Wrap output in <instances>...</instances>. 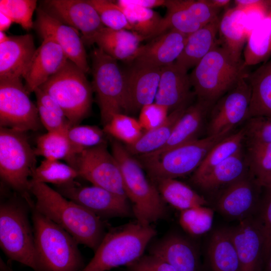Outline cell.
Masks as SVG:
<instances>
[{
	"label": "cell",
	"mask_w": 271,
	"mask_h": 271,
	"mask_svg": "<svg viewBox=\"0 0 271 271\" xmlns=\"http://www.w3.org/2000/svg\"><path fill=\"white\" fill-rule=\"evenodd\" d=\"M30 190L35 198L33 209L65 230L78 244L94 252L97 249L106 233L100 217L46 184L31 180Z\"/></svg>",
	"instance_id": "obj_1"
},
{
	"label": "cell",
	"mask_w": 271,
	"mask_h": 271,
	"mask_svg": "<svg viewBox=\"0 0 271 271\" xmlns=\"http://www.w3.org/2000/svg\"><path fill=\"white\" fill-rule=\"evenodd\" d=\"M243 59L232 55L217 42L190 74L198 100L213 104L248 75Z\"/></svg>",
	"instance_id": "obj_2"
},
{
	"label": "cell",
	"mask_w": 271,
	"mask_h": 271,
	"mask_svg": "<svg viewBox=\"0 0 271 271\" xmlns=\"http://www.w3.org/2000/svg\"><path fill=\"white\" fill-rule=\"evenodd\" d=\"M31 212L39 271H81L85 265L74 238L34 209Z\"/></svg>",
	"instance_id": "obj_3"
},
{
	"label": "cell",
	"mask_w": 271,
	"mask_h": 271,
	"mask_svg": "<svg viewBox=\"0 0 271 271\" xmlns=\"http://www.w3.org/2000/svg\"><path fill=\"white\" fill-rule=\"evenodd\" d=\"M112 154L120 168L125 191L137 221L144 225L163 219L166 208L158 190L145 176L141 164L118 141H111Z\"/></svg>",
	"instance_id": "obj_4"
},
{
	"label": "cell",
	"mask_w": 271,
	"mask_h": 271,
	"mask_svg": "<svg viewBox=\"0 0 271 271\" xmlns=\"http://www.w3.org/2000/svg\"><path fill=\"white\" fill-rule=\"evenodd\" d=\"M156 230L137 221L106 233L91 260L81 271H108L126 266L142 255Z\"/></svg>",
	"instance_id": "obj_5"
},
{
	"label": "cell",
	"mask_w": 271,
	"mask_h": 271,
	"mask_svg": "<svg viewBox=\"0 0 271 271\" xmlns=\"http://www.w3.org/2000/svg\"><path fill=\"white\" fill-rule=\"evenodd\" d=\"M26 201L12 198L0 204V246L11 260L34 271H39L35 247L33 226L29 219Z\"/></svg>",
	"instance_id": "obj_6"
},
{
	"label": "cell",
	"mask_w": 271,
	"mask_h": 271,
	"mask_svg": "<svg viewBox=\"0 0 271 271\" xmlns=\"http://www.w3.org/2000/svg\"><path fill=\"white\" fill-rule=\"evenodd\" d=\"M26 132L0 127V176L2 181L19 193L31 209L30 181L36 167V155Z\"/></svg>",
	"instance_id": "obj_7"
},
{
	"label": "cell",
	"mask_w": 271,
	"mask_h": 271,
	"mask_svg": "<svg viewBox=\"0 0 271 271\" xmlns=\"http://www.w3.org/2000/svg\"><path fill=\"white\" fill-rule=\"evenodd\" d=\"M85 74L68 59L39 87L58 102L72 125L79 124L91 110L93 90Z\"/></svg>",
	"instance_id": "obj_8"
},
{
	"label": "cell",
	"mask_w": 271,
	"mask_h": 271,
	"mask_svg": "<svg viewBox=\"0 0 271 271\" xmlns=\"http://www.w3.org/2000/svg\"><path fill=\"white\" fill-rule=\"evenodd\" d=\"M230 133L226 132L198 139L156 156L141 157L154 180L175 179L194 172L211 149Z\"/></svg>",
	"instance_id": "obj_9"
},
{
	"label": "cell",
	"mask_w": 271,
	"mask_h": 271,
	"mask_svg": "<svg viewBox=\"0 0 271 271\" xmlns=\"http://www.w3.org/2000/svg\"><path fill=\"white\" fill-rule=\"evenodd\" d=\"M93 91L96 95L103 125L118 113L125 114L124 73L117 60L94 48L91 54Z\"/></svg>",
	"instance_id": "obj_10"
},
{
	"label": "cell",
	"mask_w": 271,
	"mask_h": 271,
	"mask_svg": "<svg viewBox=\"0 0 271 271\" xmlns=\"http://www.w3.org/2000/svg\"><path fill=\"white\" fill-rule=\"evenodd\" d=\"M73 167L77 171L79 177L93 185L128 199L118 164L107 150L106 144L82 151L76 156Z\"/></svg>",
	"instance_id": "obj_11"
},
{
	"label": "cell",
	"mask_w": 271,
	"mask_h": 271,
	"mask_svg": "<svg viewBox=\"0 0 271 271\" xmlns=\"http://www.w3.org/2000/svg\"><path fill=\"white\" fill-rule=\"evenodd\" d=\"M38 110L22 79L0 80V126L24 132L41 126Z\"/></svg>",
	"instance_id": "obj_12"
},
{
	"label": "cell",
	"mask_w": 271,
	"mask_h": 271,
	"mask_svg": "<svg viewBox=\"0 0 271 271\" xmlns=\"http://www.w3.org/2000/svg\"><path fill=\"white\" fill-rule=\"evenodd\" d=\"M246 77L213 104L209 113L207 136L231 132L236 126L248 119L251 89Z\"/></svg>",
	"instance_id": "obj_13"
},
{
	"label": "cell",
	"mask_w": 271,
	"mask_h": 271,
	"mask_svg": "<svg viewBox=\"0 0 271 271\" xmlns=\"http://www.w3.org/2000/svg\"><path fill=\"white\" fill-rule=\"evenodd\" d=\"M41 3L40 7L47 13L80 32L84 45L93 44L96 35L105 27L87 0H46Z\"/></svg>",
	"instance_id": "obj_14"
},
{
	"label": "cell",
	"mask_w": 271,
	"mask_h": 271,
	"mask_svg": "<svg viewBox=\"0 0 271 271\" xmlns=\"http://www.w3.org/2000/svg\"><path fill=\"white\" fill-rule=\"evenodd\" d=\"M56 190L101 218L126 217L131 213L127 199L100 187L83 186L75 182L57 187Z\"/></svg>",
	"instance_id": "obj_15"
},
{
	"label": "cell",
	"mask_w": 271,
	"mask_h": 271,
	"mask_svg": "<svg viewBox=\"0 0 271 271\" xmlns=\"http://www.w3.org/2000/svg\"><path fill=\"white\" fill-rule=\"evenodd\" d=\"M34 27L43 39H50L59 45L68 59L84 73L89 71L85 45L77 30L63 23L41 7L37 9Z\"/></svg>",
	"instance_id": "obj_16"
},
{
	"label": "cell",
	"mask_w": 271,
	"mask_h": 271,
	"mask_svg": "<svg viewBox=\"0 0 271 271\" xmlns=\"http://www.w3.org/2000/svg\"><path fill=\"white\" fill-rule=\"evenodd\" d=\"M261 188L249 174L225 188L216 202V208L230 218L241 220L251 216L258 210Z\"/></svg>",
	"instance_id": "obj_17"
},
{
	"label": "cell",
	"mask_w": 271,
	"mask_h": 271,
	"mask_svg": "<svg viewBox=\"0 0 271 271\" xmlns=\"http://www.w3.org/2000/svg\"><path fill=\"white\" fill-rule=\"evenodd\" d=\"M236 249L240 271H262L264 239L261 226L254 215L228 229Z\"/></svg>",
	"instance_id": "obj_18"
},
{
	"label": "cell",
	"mask_w": 271,
	"mask_h": 271,
	"mask_svg": "<svg viewBox=\"0 0 271 271\" xmlns=\"http://www.w3.org/2000/svg\"><path fill=\"white\" fill-rule=\"evenodd\" d=\"M161 68L133 63L124 73L125 114L136 112L154 102L158 88Z\"/></svg>",
	"instance_id": "obj_19"
},
{
	"label": "cell",
	"mask_w": 271,
	"mask_h": 271,
	"mask_svg": "<svg viewBox=\"0 0 271 271\" xmlns=\"http://www.w3.org/2000/svg\"><path fill=\"white\" fill-rule=\"evenodd\" d=\"M68 60L62 48L53 40L43 39L41 45L23 74L25 87L30 94L59 71Z\"/></svg>",
	"instance_id": "obj_20"
},
{
	"label": "cell",
	"mask_w": 271,
	"mask_h": 271,
	"mask_svg": "<svg viewBox=\"0 0 271 271\" xmlns=\"http://www.w3.org/2000/svg\"><path fill=\"white\" fill-rule=\"evenodd\" d=\"M188 35L171 29L140 46L132 63L162 68L176 61L181 54Z\"/></svg>",
	"instance_id": "obj_21"
},
{
	"label": "cell",
	"mask_w": 271,
	"mask_h": 271,
	"mask_svg": "<svg viewBox=\"0 0 271 271\" xmlns=\"http://www.w3.org/2000/svg\"><path fill=\"white\" fill-rule=\"evenodd\" d=\"M192 87L188 71L175 62L161 68L155 102L172 111L187 105L192 97Z\"/></svg>",
	"instance_id": "obj_22"
},
{
	"label": "cell",
	"mask_w": 271,
	"mask_h": 271,
	"mask_svg": "<svg viewBox=\"0 0 271 271\" xmlns=\"http://www.w3.org/2000/svg\"><path fill=\"white\" fill-rule=\"evenodd\" d=\"M36 50L32 35L9 36L0 44V80L22 79Z\"/></svg>",
	"instance_id": "obj_23"
},
{
	"label": "cell",
	"mask_w": 271,
	"mask_h": 271,
	"mask_svg": "<svg viewBox=\"0 0 271 271\" xmlns=\"http://www.w3.org/2000/svg\"><path fill=\"white\" fill-rule=\"evenodd\" d=\"M211 104L198 100L188 106L175 125L165 145L152 153L142 155L156 156L170 149L198 139L205 120L211 108Z\"/></svg>",
	"instance_id": "obj_24"
},
{
	"label": "cell",
	"mask_w": 271,
	"mask_h": 271,
	"mask_svg": "<svg viewBox=\"0 0 271 271\" xmlns=\"http://www.w3.org/2000/svg\"><path fill=\"white\" fill-rule=\"evenodd\" d=\"M172 265L176 271H200L198 253L187 239L176 234L164 237L155 244L150 253Z\"/></svg>",
	"instance_id": "obj_25"
},
{
	"label": "cell",
	"mask_w": 271,
	"mask_h": 271,
	"mask_svg": "<svg viewBox=\"0 0 271 271\" xmlns=\"http://www.w3.org/2000/svg\"><path fill=\"white\" fill-rule=\"evenodd\" d=\"M248 165L242 148L200 178L192 181L201 189L216 190L230 184L247 175Z\"/></svg>",
	"instance_id": "obj_26"
},
{
	"label": "cell",
	"mask_w": 271,
	"mask_h": 271,
	"mask_svg": "<svg viewBox=\"0 0 271 271\" xmlns=\"http://www.w3.org/2000/svg\"><path fill=\"white\" fill-rule=\"evenodd\" d=\"M144 40L132 31L105 27L95 37L94 44L115 59L131 62Z\"/></svg>",
	"instance_id": "obj_27"
},
{
	"label": "cell",
	"mask_w": 271,
	"mask_h": 271,
	"mask_svg": "<svg viewBox=\"0 0 271 271\" xmlns=\"http://www.w3.org/2000/svg\"><path fill=\"white\" fill-rule=\"evenodd\" d=\"M220 19L206 25L189 34L184 47L175 62L187 71L194 68L218 42Z\"/></svg>",
	"instance_id": "obj_28"
},
{
	"label": "cell",
	"mask_w": 271,
	"mask_h": 271,
	"mask_svg": "<svg viewBox=\"0 0 271 271\" xmlns=\"http://www.w3.org/2000/svg\"><path fill=\"white\" fill-rule=\"evenodd\" d=\"M246 80L251 89L248 118L271 117V58L248 73Z\"/></svg>",
	"instance_id": "obj_29"
},
{
	"label": "cell",
	"mask_w": 271,
	"mask_h": 271,
	"mask_svg": "<svg viewBox=\"0 0 271 271\" xmlns=\"http://www.w3.org/2000/svg\"><path fill=\"white\" fill-rule=\"evenodd\" d=\"M207 253L211 271H240L237 253L228 229H219L213 232Z\"/></svg>",
	"instance_id": "obj_30"
},
{
	"label": "cell",
	"mask_w": 271,
	"mask_h": 271,
	"mask_svg": "<svg viewBox=\"0 0 271 271\" xmlns=\"http://www.w3.org/2000/svg\"><path fill=\"white\" fill-rule=\"evenodd\" d=\"M218 43L237 59H241L247 40L242 22V10L234 7L225 11L220 19Z\"/></svg>",
	"instance_id": "obj_31"
},
{
	"label": "cell",
	"mask_w": 271,
	"mask_h": 271,
	"mask_svg": "<svg viewBox=\"0 0 271 271\" xmlns=\"http://www.w3.org/2000/svg\"><path fill=\"white\" fill-rule=\"evenodd\" d=\"M182 106L169 114L166 120L159 126L143 132L133 144L125 147L132 155H144L154 152L167 143L175 125L187 107Z\"/></svg>",
	"instance_id": "obj_32"
},
{
	"label": "cell",
	"mask_w": 271,
	"mask_h": 271,
	"mask_svg": "<svg viewBox=\"0 0 271 271\" xmlns=\"http://www.w3.org/2000/svg\"><path fill=\"white\" fill-rule=\"evenodd\" d=\"M267 15L248 35L243 50L246 66L266 61L271 56V5Z\"/></svg>",
	"instance_id": "obj_33"
},
{
	"label": "cell",
	"mask_w": 271,
	"mask_h": 271,
	"mask_svg": "<svg viewBox=\"0 0 271 271\" xmlns=\"http://www.w3.org/2000/svg\"><path fill=\"white\" fill-rule=\"evenodd\" d=\"M155 181L163 200L181 211L205 206L207 203L203 197L189 186L175 179H162Z\"/></svg>",
	"instance_id": "obj_34"
},
{
	"label": "cell",
	"mask_w": 271,
	"mask_h": 271,
	"mask_svg": "<svg viewBox=\"0 0 271 271\" xmlns=\"http://www.w3.org/2000/svg\"><path fill=\"white\" fill-rule=\"evenodd\" d=\"M34 150L37 156L49 160H64L72 167L78 155L66 133L59 132H47L39 136Z\"/></svg>",
	"instance_id": "obj_35"
},
{
	"label": "cell",
	"mask_w": 271,
	"mask_h": 271,
	"mask_svg": "<svg viewBox=\"0 0 271 271\" xmlns=\"http://www.w3.org/2000/svg\"><path fill=\"white\" fill-rule=\"evenodd\" d=\"M245 139L246 133L244 127L235 133H230L219 142L211 149L201 164L195 171L192 181L202 176L241 149Z\"/></svg>",
	"instance_id": "obj_36"
},
{
	"label": "cell",
	"mask_w": 271,
	"mask_h": 271,
	"mask_svg": "<svg viewBox=\"0 0 271 271\" xmlns=\"http://www.w3.org/2000/svg\"><path fill=\"white\" fill-rule=\"evenodd\" d=\"M116 2L131 26V31L144 39L154 37L163 19L158 13L151 9L127 4L124 0Z\"/></svg>",
	"instance_id": "obj_37"
},
{
	"label": "cell",
	"mask_w": 271,
	"mask_h": 271,
	"mask_svg": "<svg viewBox=\"0 0 271 271\" xmlns=\"http://www.w3.org/2000/svg\"><path fill=\"white\" fill-rule=\"evenodd\" d=\"M165 7L167 13L163 18L155 38L171 29L189 35L203 27L183 6L181 0H166Z\"/></svg>",
	"instance_id": "obj_38"
},
{
	"label": "cell",
	"mask_w": 271,
	"mask_h": 271,
	"mask_svg": "<svg viewBox=\"0 0 271 271\" xmlns=\"http://www.w3.org/2000/svg\"><path fill=\"white\" fill-rule=\"evenodd\" d=\"M79 177L77 171L68 164L59 160L44 159L34 170L31 180L50 183L56 187L69 185Z\"/></svg>",
	"instance_id": "obj_39"
},
{
	"label": "cell",
	"mask_w": 271,
	"mask_h": 271,
	"mask_svg": "<svg viewBox=\"0 0 271 271\" xmlns=\"http://www.w3.org/2000/svg\"><path fill=\"white\" fill-rule=\"evenodd\" d=\"M248 143L246 158L249 172L261 186L263 181L271 174V144Z\"/></svg>",
	"instance_id": "obj_40"
},
{
	"label": "cell",
	"mask_w": 271,
	"mask_h": 271,
	"mask_svg": "<svg viewBox=\"0 0 271 271\" xmlns=\"http://www.w3.org/2000/svg\"><path fill=\"white\" fill-rule=\"evenodd\" d=\"M103 130L114 139L130 146L142 136L143 129L138 120L123 113L115 114L104 125Z\"/></svg>",
	"instance_id": "obj_41"
},
{
	"label": "cell",
	"mask_w": 271,
	"mask_h": 271,
	"mask_svg": "<svg viewBox=\"0 0 271 271\" xmlns=\"http://www.w3.org/2000/svg\"><path fill=\"white\" fill-rule=\"evenodd\" d=\"M212 209L200 206L181 211L179 223L183 229L188 233L197 236L205 233L210 230L213 221Z\"/></svg>",
	"instance_id": "obj_42"
},
{
	"label": "cell",
	"mask_w": 271,
	"mask_h": 271,
	"mask_svg": "<svg viewBox=\"0 0 271 271\" xmlns=\"http://www.w3.org/2000/svg\"><path fill=\"white\" fill-rule=\"evenodd\" d=\"M105 134L103 129L97 126L80 124L71 125L66 132L78 154L85 149L106 144Z\"/></svg>",
	"instance_id": "obj_43"
},
{
	"label": "cell",
	"mask_w": 271,
	"mask_h": 271,
	"mask_svg": "<svg viewBox=\"0 0 271 271\" xmlns=\"http://www.w3.org/2000/svg\"><path fill=\"white\" fill-rule=\"evenodd\" d=\"M37 4L36 0H1L0 12L8 16L13 23L29 30L34 27L32 17Z\"/></svg>",
	"instance_id": "obj_44"
},
{
	"label": "cell",
	"mask_w": 271,
	"mask_h": 271,
	"mask_svg": "<svg viewBox=\"0 0 271 271\" xmlns=\"http://www.w3.org/2000/svg\"><path fill=\"white\" fill-rule=\"evenodd\" d=\"M87 2L95 9L105 27L131 31V27L125 15L115 2L108 0H87Z\"/></svg>",
	"instance_id": "obj_45"
},
{
	"label": "cell",
	"mask_w": 271,
	"mask_h": 271,
	"mask_svg": "<svg viewBox=\"0 0 271 271\" xmlns=\"http://www.w3.org/2000/svg\"><path fill=\"white\" fill-rule=\"evenodd\" d=\"M265 189L266 193L261 199L256 212V217L261 226L263 236L264 265L271 253V188Z\"/></svg>",
	"instance_id": "obj_46"
},
{
	"label": "cell",
	"mask_w": 271,
	"mask_h": 271,
	"mask_svg": "<svg viewBox=\"0 0 271 271\" xmlns=\"http://www.w3.org/2000/svg\"><path fill=\"white\" fill-rule=\"evenodd\" d=\"M244 128L248 142L271 144V117H250Z\"/></svg>",
	"instance_id": "obj_47"
},
{
	"label": "cell",
	"mask_w": 271,
	"mask_h": 271,
	"mask_svg": "<svg viewBox=\"0 0 271 271\" xmlns=\"http://www.w3.org/2000/svg\"><path fill=\"white\" fill-rule=\"evenodd\" d=\"M169 111L167 107L153 102L141 108L138 121L143 129L148 131L162 124L167 118Z\"/></svg>",
	"instance_id": "obj_48"
},
{
	"label": "cell",
	"mask_w": 271,
	"mask_h": 271,
	"mask_svg": "<svg viewBox=\"0 0 271 271\" xmlns=\"http://www.w3.org/2000/svg\"><path fill=\"white\" fill-rule=\"evenodd\" d=\"M181 3L202 26L219 19V10L212 7L209 0H181Z\"/></svg>",
	"instance_id": "obj_49"
},
{
	"label": "cell",
	"mask_w": 271,
	"mask_h": 271,
	"mask_svg": "<svg viewBox=\"0 0 271 271\" xmlns=\"http://www.w3.org/2000/svg\"><path fill=\"white\" fill-rule=\"evenodd\" d=\"M240 9L242 11L243 26L248 37L268 13L270 9L269 1L259 0L253 5Z\"/></svg>",
	"instance_id": "obj_50"
},
{
	"label": "cell",
	"mask_w": 271,
	"mask_h": 271,
	"mask_svg": "<svg viewBox=\"0 0 271 271\" xmlns=\"http://www.w3.org/2000/svg\"><path fill=\"white\" fill-rule=\"evenodd\" d=\"M40 120L48 132L66 133L72 125L66 117L59 116L37 103Z\"/></svg>",
	"instance_id": "obj_51"
},
{
	"label": "cell",
	"mask_w": 271,
	"mask_h": 271,
	"mask_svg": "<svg viewBox=\"0 0 271 271\" xmlns=\"http://www.w3.org/2000/svg\"><path fill=\"white\" fill-rule=\"evenodd\" d=\"M127 267L129 271H176L162 258L152 254L142 255Z\"/></svg>",
	"instance_id": "obj_52"
},
{
	"label": "cell",
	"mask_w": 271,
	"mask_h": 271,
	"mask_svg": "<svg viewBox=\"0 0 271 271\" xmlns=\"http://www.w3.org/2000/svg\"><path fill=\"white\" fill-rule=\"evenodd\" d=\"M34 92L36 95L37 103L41 104L47 110L59 116L66 117L59 104L51 95L39 87L36 88Z\"/></svg>",
	"instance_id": "obj_53"
},
{
	"label": "cell",
	"mask_w": 271,
	"mask_h": 271,
	"mask_svg": "<svg viewBox=\"0 0 271 271\" xmlns=\"http://www.w3.org/2000/svg\"><path fill=\"white\" fill-rule=\"evenodd\" d=\"M127 4L152 9L153 8L165 6V0H124Z\"/></svg>",
	"instance_id": "obj_54"
},
{
	"label": "cell",
	"mask_w": 271,
	"mask_h": 271,
	"mask_svg": "<svg viewBox=\"0 0 271 271\" xmlns=\"http://www.w3.org/2000/svg\"><path fill=\"white\" fill-rule=\"evenodd\" d=\"M13 23L8 16L0 12V31L5 32L8 30Z\"/></svg>",
	"instance_id": "obj_55"
},
{
	"label": "cell",
	"mask_w": 271,
	"mask_h": 271,
	"mask_svg": "<svg viewBox=\"0 0 271 271\" xmlns=\"http://www.w3.org/2000/svg\"><path fill=\"white\" fill-rule=\"evenodd\" d=\"M212 7L219 10L228 7L231 3L229 0H209Z\"/></svg>",
	"instance_id": "obj_56"
},
{
	"label": "cell",
	"mask_w": 271,
	"mask_h": 271,
	"mask_svg": "<svg viewBox=\"0 0 271 271\" xmlns=\"http://www.w3.org/2000/svg\"><path fill=\"white\" fill-rule=\"evenodd\" d=\"M263 188H271V174L263 181L261 184Z\"/></svg>",
	"instance_id": "obj_57"
},
{
	"label": "cell",
	"mask_w": 271,
	"mask_h": 271,
	"mask_svg": "<svg viewBox=\"0 0 271 271\" xmlns=\"http://www.w3.org/2000/svg\"><path fill=\"white\" fill-rule=\"evenodd\" d=\"M262 271H271V253L264 263Z\"/></svg>",
	"instance_id": "obj_58"
},
{
	"label": "cell",
	"mask_w": 271,
	"mask_h": 271,
	"mask_svg": "<svg viewBox=\"0 0 271 271\" xmlns=\"http://www.w3.org/2000/svg\"><path fill=\"white\" fill-rule=\"evenodd\" d=\"M1 271H13L9 266L7 265L1 258Z\"/></svg>",
	"instance_id": "obj_59"
},
{
	"label": "cell",
	"mask_w": 271,
	"mask_h": 271,
	"mask_svg": "<svg viewBox=\"0 0 271 271\" xmlns=\"http://www.w3.org/2000/svg\"><path fill=\"white\" fill-rule=\"evenodd\" d=\"M9 38V36L6 35L5 32L0 31V44L6 41Z\"/></svg>",
	"instance_id": "obj_60"
},
{
	"label": "cell",
	"mask_w": 271,
	"mask_h": 271,
	"mask_svg": "<svg viewBox=\"0 0 271 271\" xmlns=\"http://www.w3.org/2000/svg\"><path fill=\"white\" fill-rule=\"evenodd\" d=\"M269 3L271 5V1H269Z\"/></svg>",
	"instance_id": "obj_61"
}]
</instances>
